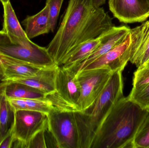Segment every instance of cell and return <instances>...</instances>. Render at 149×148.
Segmentation results:
<instances>
[{
	"instance_id": "1",
	"label": "cell",
	"mask_w": 149,
	"mask_h": 148,
	"mask_svg": "<svg viewBox=\"0 0 149 148\" xmlns=\"http://www.w3.org/2000/svg\"><path fill=\"white\" fill-rule=\"evenodd\" d=\"M115 26L113 18L93 0H69L61 24L47 50L55 64L82 43L98 37Z\"/></svg>"
},
{
	"instance_id": "2",
	"label": "cell",
	"mask_w": 149,
	"mask_h": 148,
	"mask_svg": "<svg viewBox=\"0 0 149 148\" xmlns=\"http://www.w3.org/2000/svg\"><path fill=\"white\" fill-rule=\"evenodd\" d=\"M148 111L128 96H123L102 121L90 148H132L134 138Z\"/></svg>"
},
{
	"instance_id": "3",
	"label": "cell",
	"mask_w": 149,
	"mask_h": 148,
	"mask_svg": "<svg viewBox=\"0 0 149 148\" xmlns=\"http://www.w3.org/2000/svg\"><path fill=\"white\" fill-rule=\"evenodd\" d=\"M122 71L112 74L107 85L91 108L74 112L79 133V148H90L95 133L109 110L123 97Z\"/></svg>"
},
{
	"instance_id": "4",
	"label": "cell",
	"mask_w": 149,
	"mask_h": 148,
	"mask_svg": "<svg viewBox=\"0 0 149 148\" xmlns=\"http://www.w3.org/2000/svg\"><path fill=\"white\" fill-rule=\"evenodd\" d=\"M76 74L71 69L58 66L55 79V91L45 96L54 107L61 110L79 111L78 101L80 96Z\"/></svg>"
},
{
	"instance_id": "5",
	"label": "cell",
	"mask_w": 149,
	"mask_h": 148,
	"mask_svg": "<svg viewBox=\"0 0 149 148\" xmlns=\"http://www.w3.org/2000/svg\"><path fill=\"white\" fill-rule=\"evenodd\" d=\"M113 73L108 69L100 68L82 70L76 74L80 90L79 111L86 112L91 109Z\"/></svg>"
},
{
	"instance_id": "6",
	"label": "cell",
	"mask_w": 149,
	"mask_h": 148,
	"mask_svg": "<svg viewBox=\"0 0 149 148\" xmlns=\"http://www.w3.org/2000/svg\"><path fill=\"white\" fill-rule=\"evenodd\" d=\"M48 129L58 148H79V133L74 112L54 107L48 114Z\"/></svg>"
},
{
	"instance_id": "7",
	"label": "cell",
	"mask_w": 149,
	"mask_h": 148,
	"mask_svg": "<svg viewBox=\"0 0 149 148\" xmlns=\"http://www.w3.org/2000/svg\"><path fill=\"white\" fill-rule=\"evenodd\" d=\"M47 127L48 117L45 113L30 110L15 111L12 126L15 140L12 148H28L31 138Z\"/></svg>"
},
{
	"instance_id": "8",
	"label": "cell",
	"mask_w": 149,
	"mask_h": 148,
	"mask_svg": "<svg viewBox=\"0 0 149 148\" xmlns=\"http://www.w3.org/2000/svg\"><path fill=\"white\" fill-rule=\"evenodd\" d=\"M0 54L42 67H52L57 66L47 48L35 43L31 47H26L13 44L10 41L1 43Z\"/></svg>"
},
{
	"instance_id": "9",
	"label": "cell",
	"mask_w": 149,
	"mask_h": 148,
	"mask_svg": "<svg viewBox=\"0 0 149 148\" xmlns=\"http://www.w3.org/2000/svg\"><path fill=\"white\" fill-rule=\"evenodd\" d=\"M114 17L125 23H141L149 17V4L146 0H109Z\"/></svg>"
},
{
	"instance_id": "10",
	"label": "cell",
	"mask_w": 149,
	"mask_h": 148,
	"mask_svg": "<svg viewBox=\"0 0 149 148\" xmlns=\"http://www.w3.org/2000/svg\"><path fill=\"white\" fill-rule=\"evenodd\" d=\"M131 47V35L130 32L122 42L95 60L80 71L100 68H106L113 72L117 70L123 71L130 61Z\"/></svg>"
},
{
	"instance_id": "11",
	"label": "cell",
	"mask_w": 149,
	"mask_h": 148,
	"mask_svg": "<svg viewBox=\"0 0 149 148\" xmlns=\"http://www.w3.org/2000/svg\"><path fill=\"white\" fill-rule=\"evenodd\" d=\"M130 27L127 25L114 26L107 37L93 52L79 63L67 68L71 69L76 74L95 60L122 42L130 32Z\"/></svg>"
},
{
	"instance_id": "12",
	"label": "cell",
	"mask_w": 149,
	"mask_h": 148,
	"mask_svg": "<svg viewBox=\"0 0 149 148\" xmlns=\"http://www.w3.org/2000/svg\"><path fill=\"white\" fill-rule=\"evenodd\" d=\"M44 68H45L0 54V81L2 82L32 77Z\"/></svg>"
},
{
	"instance_id": "13",
	"label": "cell",
	"mask_w": 149,
	"mask_h": 148,
	"mask_svg": "<svg viewBox=\"0 0 149 148\" xmlns=\"http://www.w3.org/2000/svg\"><path fill=\"white\" fill-rule=\"evenodd\" d=\"M131 55L130 61L137 68L149 63V20L131 29Z\"/></svg>"
},
{
	"instance_id": "14",
	"label": "cell",
	"mask_w": 149,
	"mask_h": 148,
	"mask_svg": "<svg viewBox=\"0 0 149 148\" xmlns=\"http://www.w3.org/2000/svg\"><path fill=\"white\" fill-rule=\"evenodd\" d=\"M3 30L13 44L26 47H31L35 43L27 36L23 29L10 1L3 4Z\"/></svg>"
},
{
	"instance_id": "15",
	"label": "cell",
	"mask_w": 149,
	"mask_h": 148,
	"mask_svg": "<svg viewBox=\"0 0 149 148\" xmlns=\"http://www.w3.org/2000/svg\"><path fill=\"white\" fill-rule=\"evenodd\" d=\"M58 66L45 68L41 70L34 76L13 81L23 83L40 90L45 95L50 94L55 91V79Z\"/></svg>"
},
{
	"instance_id": "16",
	"label": "cell",
	"mask_w": 149,
	"mask_h": 148,
	"mask_svg": "<svg viewBox=\"0 0 149 148\" xmlns=\"http://www.w3.org/2000/svg\"><path fill=\"white\" fill-rule=\"evenodd\" d=\"M29 39H31L50 32L49 9L48 5L40 12L32 16H28L22 22Z\"/></svg>"
},
{
	"instance_id": "17",
	"label": "cell",
	"mask_w": 149,
	"mask_h": 148,
	"mask_svg": "<svg viewBox=\"0 0 149 148\" xmlns=\"http://www.w3.org/2000/svg\"><path fill=\"white\" fill-rule=\"evenodd\" d=\"M111 28L98 37L89 40L78 46L65 57L60 66L70 68L81 61L101 44L110 34Z\"/></svg>"
},
{
	"instance_id": "18",
	"label": "cell",
	"mask_w": 149,
	"mask_h": 148,
	"mask_svg": "<svg viewBox=\"0 0 149 148\" xmlns=\"http://www.w3.org/2000/svg\"><path fill=\"white\" fill-rule=\"evenodd\" d=\"M4 95L7 99H45V95L40 90L13 81L3 82Z\"/></svg>"
},
{
	"instance_id": "19",
	"label": "cell",
	"mask_w": 149,
	"mask_h": 148,
	"mask_svg": "<svg viewBox=\"0 0 149 148\" xmlns=\"http://www.w3.org/2000/svg\"><path fill=\"white\" fill-rule=\"evenodd\" d=\"M14 120L15 111L4 95L3 90L0 104V142L12 127Z\"/></svg>"
},
{
	"instance_id": "20",
	"label": "cell",
	"mask_w": 149,
	"mask_h": 148,
	"mask_svg": "<svg viewBox=\"0 0 149 148\" xmlns=\"http://www.w3.org/2000/svg\"><path fill=\"white\" fill-rule=\"evenodd\" d=\"M58 148L52 134L47 127L37 133L30 141L28 148Z\"/></svg>"
},
{
	"instance_id": "21",
	"label": "cell",
	"mask_w": 149,
	"mask_h": 148,
	"mask_svg": "<svg viewBox=\"0 0 149 148\" xmlns=\"http://www.w3.org/2000/svg\"><path fill=\"white\" fill-rule=\"evenodd\" d=\"M149 148V110L134 138L132 148Z\"/></svg>"
},
{
	"instance_id": "22",
	"label": "cell",
	"mask_w": 149,
	"mask_h": 148,
	"mask_svg": "<svg viewBox=\"0 0 149 148\" xmlns=\"http://www.w3.org/2000/svg\"><path fill=\"white\" fill-rule=\"evenodd\" d=\"M149 84V63L138 67L134 73L132 90L141 89Z\"/></svg>"
},
{
	"instance_id": "23",
	"label": "cell",
	"mask_w": 149,
	"mask_h": 148,
	"mask_svg": "<svg viewBox=\"0 0 149 148\" xmlns=\"http://www.w3.org/2000/svg\"><path fill=\"white\" fill-rule=\"evenodd\" d=\"M128 97L142 108L149 110V84L137 90H131Z\"/></svg>"
},
{
	"instance_id": "24",
	"label": "cell",
	"mask_w": 149,
	"mask_h": 148,
	"mask_svg": "<svg viewBox=\"0 0 149 148\" xmlns=\"http://www.w3.org/2000/svg\"><path fill=\"white\" fill-rule=\"evenodd\" d=\"M25 110L38 111L47 114L54 108L46 99H24Z\"/></svg>"
},
{
	"instance_id": "25",
	"label": "cell",
	"mask_w": 149,
	"mask_h": 148,
	"mask_svg": "<svg viewBox=\"0 0 149 148\" xmlns=\"http://www.w3.org/2000/svg\"><path fill=\"white\" fill-rule=\"evenodd\" d=\"M64 0H46V4L49 9L51 32L55 31L57 22Z\"/></svg>"
},
{
	"instance_id": "26",
	"label": "cell",
	"mask_w": 149,
	"mask_h": 148,
	"mask_svg": "<svg viewBox=\"0 0 149 148\" xmlns=\"http://www.w3.org/2000/svg\"><path fill=\"white\" fill-rule=\"evenodd\" d=\"M14 136L13 134L12 127L10 129L6 136L0 142V148H12V145L14 142Z\"/></svg>"
},
{
	"instance_id": "27",
	"label": "cell",
	"mask_w": 149,
	"mask_h": 148,
	"mask_svg": "<svg viewBox=\"0 0 149 148\" xmlns=\"http://www.w3.org/2000/svg\"><path fill=\"white\" fill-rule=\"evenodd\" d=\"M10 41L7 34L3 31L0 30V43Z\"/></svg>"
},
{
	"instance_id": "28",
	"label": "cell",
	"mask_w": 149,
	"mask_h": 148,
	"mask_svg": "<svg viewBox=\"0 0 149 148\" xmlns=\"http://www.w3.org/2000/svg\"><path fill=\"white\" fill-rule=\"evenodd\" d=\"M107 0H93V3L96 7H100L106 3Z\"/></svg>"
},
{
	"instance_id": "29",
	"label": "cell",
	"mask_w": 149,
	"mask_h": 148,
	"mask_svg": "<svg viewBox=\"0 0 149 148\" xmlns=\"http://www.w3.org/2000/svg\"><path fill=\"white\" fill-rule=\"evenodd\" d=\"M3 90V82L0 81V104H1V97L2 94Z\"/></svg>"
},
{
	"instance_id": "30",
	"label": "cell",
	"mask_w": 149,
	"mask_h": 148,
	"mask_svg": "<svg viewBox=\"0 0 149 148\" xmlns=\"http://www.w3.org/2000/svg\"><path fill=\"white\" fill-rule=\"evenodd\" d=\"M9 1H10V0H0V1L1 2V3L2 4L6 3L8 2Z\"/></svg>"
},
{
	"instance_id": "31",
	"label": "cell",
	"mask_w": 149,
	"mask_h": 148,
	"mask_svg": "<svg viewBox=\"0 0 149 148\" xmlns=\"http://www.w3.org/2000/svg\"><path fill=\"white\" fill-rule=\"evenodd\" d=\"M146 1L148 2V3L149 4V0H146Z\"/></svg>"
}]
</instances>
